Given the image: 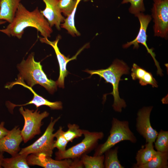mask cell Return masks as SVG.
I'll return each instance as SVG.
<instances>
[{
    "label": "cell",
    "instance_id": "9",
    "mask_svg": "<svg viewBox=\"0 0 168 168\" xmlns=\"http://www.w3.org/2000/svg\"><path fill=\"white\" fill-rule=\"evenodd\" d=\"M29 165H37L44 168H80L83 166L79 158L58 160L43 153L31 154L26 157Z\"/></svg>",
    "mask_w": 168,
    "mask_h": 168
},
{
    "label": "cell",
    "instance_id": "28",
    "mask_svg": "<svg viewBox=\"0 0 168 168\" xmlns=\"http://www.w3.org/2000/svg\"><path fill=\"white\" fill-rule=\"evenodd\" d=\"M144 0H123L122 4L130 3V6L129 8V12L134 15L138 13H143L145 9L143 2Z\"/></svg>",
    "mask_w": 168,
    "mask_h": 168
},
{
    "label": "cell",
    "instance_id": "31",
    "mask_svg": "<svg viewBox=\"0 0 168 168\" xmlns=\"http://www.w3.org/2000/svg\"><path fill=\"white\" fill-rule=\"evenodd\" d=\"M6 21H3L2 20H0V25L2 24H4Z\"/></svg>",
    "mask_w": 168,
    "mask_h": 168
},
{
    "label": "cell",
    "instance_id": "11",
    "mask_svg": "<svg viewBox=\"0 0 168 168\" xmlns=\"http://www.w3.org/2000/svg\"><path fill=\"white\" fill-rule=\"evenodd\" d=\"M152 106L143 107L137 114L136 128L138 133L145 140L146 143L154 142L158 134L151 126L150 115Z\"/></svg>",
    "mask_w": 168,
    "mask_h": 168
},
{
    "label": "cell",
    "instance_id": "20",
    "mask_svg": "<svg viewBox=\"0 0 168 168\" xmlns=\"http://www.w3.org/2000/svg\"><path fill=\"white\" fill-rule=\"evenodd\" d=\"M168 152L156 151L152 159L147 163L140 166L138 168H168Z\"/></svg>",
    "mask_w": 168,
    "mask_h": 168
},
{
    "label": "cell",
    "instance_id": "19",
    "mask_svg": "<svg viewBox=\"0 0 168 168\" xmlns=\"http://www.w3.org/2000/svg\"><path fill=\"white\" fill-rule=\"evenodd\" d=\"M27 156L19 153L10 158H3L2 166L5 168H28L26 161Z\"/></svg>",
    "mask_w": 168,
    "mask_h": 168
},
{
    "label": "cell",
    "instance_id": "13",
    "mask_svg": "<svg viewBox=\"0 0 168 168\" xmlns=\"http://www.w3.org/2000/svg\"><path fill=\"white\" fill-rule=\"evenodd\" d=\"M60 39V36H58L55 40L50 41L48 38L39 37L40 40L41 42L50 45L55 51L60 68L59 75L56 82L59 87L63 88H64L65 77L67 75L68 72L66 69L67 64L69 61L76 59L77 56L81 50L71 58L66 57L60 52L58 46V43Z\"/></svg>",
    "mask_w": 168,
    "mask_h": 168
},
{
    "label": "cell",
    "instance_id": "1",
    "mask_svg": "<svg viewBox=\"0 0 168 168\" xmlns=\"http://www.w3.org/2000/svg\"><path fill=\"white\" fill-rule=\"evenodd\" d=\"M29 27L36 29L45 38L50 37L53 31L52 27L38 7L30 11L20 3L13 21L5 29L0 30V31L8 36L21 39L25 29Z\"/></svg>",
    "mask_w": 168,
    "mask_h": 168
},
{
    "label": "cell",
    "instance_id": "23",
    "mask_svg": "<svg viewBox=\"0 0 168 168\" xmlns=\"http://www.w3.org/2000/svg\"><path fill=\"white\" fill-rule=\"evenodd\" d=\"M77 7H76L72 13L65 18L63 23L61 24L60 26L61 28L67 30L68 33L73 37L79 36L81 35L75 24V16Z\"/></svg>",
    "mask_w": 168,
    "mask_h": 168
},
{
    "label": "cell",
    "instance_id": "4",
    "mask_svg": "<svg viewBox=\"0 0 168 168\" xmlns=\"http://www.w3.org/2000/svg\"><path fill=\"white\" fill-rule=\"evenodd\" d=\"M110 133L106 141L99 146L94 155L103 154L106 150L122 141H129L135 143L137 141L136 137L129 128L128 122L127 120L121 121L113 118Z\"/></svg>",
    "mask_w": 168,
    "mask_h": 168
},
{
    "label": "cell",
    "instance_id": "5",
    "mask_svg": "<svg viewBox=\"0 0 168 168\" xmlns=\"http://www.w3.org/2000/svg\"><path fill=\"white\" fill-rule=\"evenodd\" d=\"M83 135L84 138L80 142L64 151L56 152V160L79 158L93 149L96 146L99 140L102 139L104 137L102 132H91L86 130H83Z\"/></svg>",
    "mask_w": 168,
    "mask_h": 168
},
{
    "label": "cell",
    "instance_id": "16",
    "mask_svg": "<svg viewBox=\"0 0 168 168\" xmlns=\"http://www.w3.org/2000/svg\"><path fill=\"white\" fill-rule=\"evenodd\" d=\"M21 0H0V20L13 21Z\"/></svg>",
    "mask_w": 168,
    "mask_h": 168
},
{
    "label": "cell",
    "instance_id": "17",
    "mask_svg": "<svg viewBox=\"0 0 168 168\" xmlns=\"http://www.w3.org/2000/svg\"><path fill=\"white\" fill-rule=\"evenodd\" d=\"M131 76L133 80L138 79L142 86L150 85L153 87L158 86L157 83L152 74L138 65L133 64L131 69Z\"/></svg>",
    "mask_w": 168,
    "mask_h": 168
},
{
    "label": "cell",
    "instance_id": "6",
    "mask_svg": "<svg viewBox=\"0 0 168 168\" xmlns=\"http://www.w3.org/2000/svg\"><path fill=\"white\" fill-rule=\"evenodd\" d=\"M60 117L56 119L51 117L50 121L44 133L39 138L30 145L21 149L18 153L27 156L31 154L43 153L47 156L51 157L54 149V126L60 119Z\"/></svg>",
    "mask_w": 168,
    "mask_h": 168
},
{
    "label": "cell",
    "instance_id": "14",
    "mask_svg": "<svg viewBox=\"0 0 168 168\" xmlns=\"http://www.w3.org/2000/svg\"><path fill=\"white\" fill-rule=\"evenodd\" d=\"M45 4V7L40 13L46 19L50 26H55L58 30H60L61 23L65 19L62 14L58 5V0H43Z\"/></svg>",
    "mask_w": 168,
    "mask_h": 168
},
{
    "label": "cell",
    "instance_id": "26",
    "mask_svg": "<svg viewBox=\"0 0 168 168\" xmlns=\"http://www.w3.org/2000/svg\"><path fill=\"white\" fill-rule=\"evenodd\" d=\"M68 130L63 131V134L68 142H72L75 138L81 137L83 134V130L80 129L77 124H68Z\"/></svg>",
    "mask_w": 168,
    "mask_h": 168
},
{
    "label": "cell",
    "instance_id": "12",
    "mask_svg": "<svg viewBox=\"0 0 168 168\" xmlns=\"http://www.w3.org/2000/svg\"><path fill=\"white\" fill-rule=\"evenodd\" d=\"M23 140L20 128L15 126L0 139V152H7L12 156L17 155L20 151V145Z\"/></svg>",
    "mask_w": 168,
    "mask_h": 168
},
{
    "label": "cell",
    "instance_id": "7",
    "mask_svg": "<svg viewBox=\"0 0 168 168\" xmlns=\"http://www.w3.org/2000/svg\"><path fill=\"white\" fill-rule=\"evenodd\" d=\"M24 109L22 106L19 111L24 119V126L21 132L23 141L26 143L41 133L42 121L49 115V113L46 111L40 113V111H38V109L34 110Z\"/></svg>",
    "mask_w": 168,
    "mask_h": 168
},
{
    "label": "cell",
    "instance_id": "10",
    "mask_svg": "<svg viewBox=\"0 0 168 168\" xmlns=\"http://www.w3.org/2000/svg\"><path fill=\"white\" fill-rule=\"evenodd\" d=\"M134 16L138 18L140 22V27L139 32L134 39L124 44L122 47L123 48L126 49L128 48L131 45H133V49H138L139 47V44H142L146 48L147 53L151 55L153 58L157 68V74L162 76L163 75L162 70L160 67L159 63L156 59V55L153 51V49H149L147 44V30L152 17L150 15L145 14L142 12L136 14Z\"/></svg>",
    "mask_w": 168,
    "mask_h": 168
},
{
    "label": "cell",
    "instance_id": "30",
    "mask_svg": "<svg viewBox=\"0 0 168 168\" xmlns=\"http://www.w3.org/2000/svg\"><path fill=\"white\" fill-rule=\"evenodd\" d=\"M3 153L4 152H0V168L2 167L1 165L2 161L4 158Z\"/></svg>",
    "mask_w": 168,
    "mask_h": 168
},
{
    "label": "cell",
    "instance_id": "29",
    "mask_svg": "<svg viewBox=\"0 0 168 168\" xmlns=\"http://www.w3.org/2000/svg\"><path fill=\"white\" fill-rule=\"evenodd\" d=\"M4 122H2L0 124V139L6 136L9 131L4 127Z\"/></svg>",
    "mask_w": 168,
    "mask_h": 168
},
{
    "label": "cell",
    "instance_id": "18",
    "mask_svg": "<svg viewBox=\"0 0 168 168\" xmlns=\"http://www.w3.org/2000/svg\"><path fill=\"white\" fill-rule=\"evenodd\" d=\"M153 142H147L144 147L139 150L136 156V163L133 165V167L138 168L142 165L150 161L153 158L156 152L154 149Z\"/></svg>",
    "mask_w": 168,
    "mask_h": 168
},
{
    "label": "cell",
    "instance_id": "2",
    "mask_svg": "<svg viewBox=\"0 0 168 168\" xmlns=\"http://www.w3.org/2000/svg\"><path fill=\"white\" fill-rule=\"evenodd\" d=\"M34 55V53H31L26 60L23 59L18 64L19 73L16 81L25 80L27 85L31 87L35 85L39 84L53 94L57 89V82L47 78L42 70L40 62L35 61Z\"/></svg>",
    "mask_w": 168,
    "mask_h": 168
},
{
    "label": "cell",
    "instance_id": "22",
    "mask_svg": "<svg viewBox=\"0 0 168 168\" xmlns=\"http://www.w3.org/2000/svg\"><path fill=\"white\" fill-rule=\"evenodd\" d=\"M104 158L103 154L91 156L84 154L81 156L80 160L86 168H103Z\"/></svg>",
    "mask_w": 168,
    "mask_h": 168
},
{
    "label": "cell",
    "instance_id": "25",
    "mask_svg": "<svg viewBox=\"0 0 168 168\" xmlns=\"http://www.w3.org/2000/svg\"><path fill=\"white\" fill-rule=\"evenodd\" d=\"M154 142L155 147L157 151L168 152V131L161 129Z\"/></svg>",
    "mask_w": 168,
    "mask_h": 168
},
{
    "label": "cell",
    "instance_id": "27",
    "mask_svg": "<svg viewBox=\"0 0 168 168\" xmlns=\"http://www.w3.org/2000/svg\"><path fill=\"white\" fill-rule=\"evenodd\" d=\"M63 128L60 126L56 132L54 133V137L56 138V140L54 141V148H57L60 152H63L66 150V147L68 142L63 135Z\"/></svg>",
    "mask_w": 168,
    "mask_h": 168
},
{
    "label": "cell",
    "instance_id": "8",
    "mask_svg": "<svg viewBox=\"0 0 168 168\" xmlns=\"http://www.w3.org/2000/svg\"><path fill=\"white\" fill-rule=\"evenodd\" d=\"M151 9L154 36L168 37V0H153Z\"/></svg>",
    "mask_w": 168,
    "mask_h": 168
},
{
    "label": "cell",
    "instance_id": "15",
    "mask_svg": "<svg viewBox=\"0 0 168 168\" xmlns=\"http://www.w3.org/2000/svg\"><path fill=\"white\" fill-rule=\"evenodd\" d=\"M19 84L28 89L33 94L34 96L32 100L26 104L22 105H15L10 102H7V105L8 109L13 112L14 108L16 106H22L29 104L34 105L37 108L42 105H46L49 107L52 110H61L63 108L62 103L61 101L50 102L42 96L38 95L32 89V87L26 85L24 81L15 82L13 86Z\"/></svg>",
    "mask_w": 168,
    "mask_h": 168
},
{
    "label": "cell",
    "instance_id": "3",
    "mask_svg": "<svg viewBox=\"0 0 168 168\" xmlns=\"http://www.w3.org/2000/svg\"><path fill=\"white\" fill-rule=\"evenodd\" d=\"M130 68L122 60L116 59L112 64L105 69L91 70H86L84 71L91 75L97 74L103 78L107 82L111 83L113 86L112 91L110 93L113 95L114 103L112 105L114 110L116 112H121L123 108L127 106L125 100L120 98L119 92V84L121 77L124 74L129 73Z\"/></svg>",
    "mask_w": 168,
    "mask_h": 168
},
{
    "label": "cell",
    "instance_id": "24",
    "mask_svg": "<svg viewBox=\"0 0 168 168\" xmlns=\"http://www.w3.org/2000/svg\"><path fill=\"white\" fill-rule=\"evenodd\" d=\"M82 0H58V5L61 13L67 16L77 6ZM86 1L89 0H83Z\"/></svg>",
    "mask_w": 168,
    "mask_h": 168
},
{
    "label": "cell",
    "instance_id": "21",
    "mask_svg": "<svg viewBox=\"0 0 168 168\" xmlns=\"http://www.w3.org/2000/svg\"><path fill=\"white\" fill-rule=\"evenodd\" d=\"M119 147H117L112 149L106 150L105 154L104 166L105 168H124L118 158V153Z\"/></svg>",
    "mask_w": 168,
    "mask_h": 168
}]
</instances>
